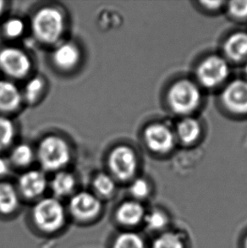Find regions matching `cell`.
I'll return each instance as SVG.
<instances>
[{
  "label": "cell",
  "mask_w": 247,
  "mask_h": 248,
  "mask_svg": "<svg viewBox=\"0 0 247 248\" xmlns=\"http://www.w3.org/2000/svg\"><path fill=\"white\" fill-rule=\"evenodd\" d=\"M31 28L34 37L40 43L56 44L64 31V16L55 7H43L32 17Z\"/></svg>",
  "instance_id": "cell-1"
},
{
  "label": "cell",
  "mask_w": 247,
  "mask_h": 248,
  "mask_svg": "<svg viewBox=\"0 0 247 248\" xmlns=\"http://www.w3.org/2000/svg\"><path fill=\"white\" fill-rule=\"evenodd\" d=\"M37 156L44 170L61 171L70 163L71 150L63 138L49 135L40 141Z\"/></svg>",
  "instance_id": "cell-2"
},
{
  "label": "cell",
  "mask_w": 247,
  "mask_h": 248,
  "mask_svg": "<svg viewBox=\"0 0 247 248\" xmlns=\"http://www.w3.org/2000/svg\"><path fill=\"white\" fill-rule=\"evenodd\" d=\"M32 218L37 228L45 232H55L63 227L65 210L56 198L41 199L32 209Z\"/></svg>",
  "instance_id": "cell-3"
},
{
  "label": "cell",
  "mask_w": 247,
  "mask_h": 248,
  "mask_svg": "<svg viewBox=\"0 0 247 248\" xmlns=\"http://www.w3.org/2000/svg\"><path fill=\"white\" fill-rule=\"evenodd\" d=\"M198 87L190 81L182 80L174 83L169 92V103L172 109L180 114H190L200 103Z\"/></svg>",
  "instance_id": "cell-4"
},
{
  "label": "cell",
  "mask_w": 247,
  "mask_h": 248,
  "mask_svg": "<svg viewBox=\"0 0 247 248\" xmlns=\"http://www.w3.org/2000/svg\"><path fill=\"white\" fill-rule=\"evenodd\" d=\"M108 166L114 178L128 181L137 172V155L132 148L126 145H120L113 148L108 156Z\"/></svg>",
  "instance_id": "cell-5"
},
{
  "label": "cell",
  "mask_w": 247,
  "mask_h": 248,
  "mask_svg": "<svg viewBox=\"0 0 247 248\" xmlns=\"http://www.w3.org/2000/svg\"><path fill=\"white\" fill-rule=\"evenodd\" d=\"M31 61L18 47H6L0 50V71L14 79H22L30 73Z\"/></svg>",
  "instance_id": "cell-6"
},
{
  "label": "cell",
  "mask_w": 247,
  "mask_h": 248,
  "mask_svg": "<svg viewBox=\"0 0 247 248\" xmlns=\"http://www.w3.org/2000/svg\"><path fill=\"white\" fill-rule=\"evenodd\" d=\"M230 69L227 62L217 56H211L202 61L197 69V78L205 87H213L228 78Z\"/></svg>",
  "instance_id": "cell-7"
},
{
  "label": "cell",
  "mask_w": 247,
  "mask_h": 248,
  "mask_svg": "<svg viewBox=\"0 0 247 248\" xmlns=\"http://www.w3.org/2000/svg\"><path fill=\"white\" fill-rule=\"evenodd\" d=\"M69 208L75 218L80 220H89L100 213L102 204L96 195L80 191L71 198Z\"/></svg>",
  "instance_id": "cell-8"
},
{
  "label": "cell",
  "mask_w": 247,
  "mask_h": 248,
  "mask_svg": "<svg viewBox=\"0 0 247 248\" xmlns=\"http://www.w3.org/2000/svg\"><path fill=\"white\" fill-rule=\"evenodd\" d=\"M144 139L152 151L165 153L173 148L174 137L170 128L162 124H153L144 131Z\"/></svg>",
  "instance_id": "cell-9"
},
{
  "label": "cell",
  "mask_w": 247,
  "mask_h": 248,
  "mask_svg": "<svg viewBox=\"0 0 247 248\" xmlns=\"http://www.w3.org/2000/svg\"><path fill=\"white\" fill-rule=\"evenodd\" d=\"M223 103L230 110L247 113V81L236 80L228 86L222 95Z\"/></svg>",
  "instance_id": "cell-10"
},
{
  "label": "cell",
  "mask_w": 247,
  "mask_h": 248,
  "mask_svg": "<svg viewBox=\"0 0 247 248\" xmlns=\"http://www.w3.org/2000/svg\"><path fill=\"white\" fill-rule=\"evenodd\" d=\"M47 178L44 172L37 170H28L20 175L18 186L25 198H36L44 193L47 188Z\"/></svg>",
  "instance_id": "cell-11"
},
{
  "label": "cell",
  "mask_w": 247,
  "mask_h": 248,
  "mask_svg": "<svg viewBox=\"0 0 247 248\" xmlns=\"http://www.w3.org/2000/svg\"><path fill=\"white\" fill-rule=\"evenodd\" d=\"M80 52L76 44L66 42L58 45L52 54V61L62 71H70L79 64Z\"/></svg>",
  "instance_id": "cell-12"
},
{
  "label": "cell",
  "mask_w": 247,
  "mask_h": 248,
  "mask_svg": "<svg viewBox=\"0 0 247 248\" xmlns=\"http://www.w3.org/2000/svg\"><path fill=\"white\" fill-rule=\"evenodd\" d=\"M22 93L16 85L10 81H0V112L11 113L22 103Z\"/></svg>",
  "instance_id": "cell-13"
},
{
  "label": "cell",
  "mask_w": 247,
  "mask_h": 248,
  "mask_svg": "<svg viewBox=\"0 0 247 248\" xmlns=\"http://www.w3.org/2000/svg\"><path fill=\"white\" fill-rule=\"evenodd\" d=\"M145 211L142 205L138 202L127 201L119 207L116 218L121 225L133 226L140 223L144 218Z\"/></svg>",
  "instance_id": "cell-14"
},
{
  "label": "cell",
  "mask_w": 247,
  "mask_h": 248,
  "mask_svg": "<svg viewBox=\"0 0 247 248\" xmlns=\"http://www.w3.org/2000/svg\"><path fill=\"white\" fill-rule=\"evenodd\" d=\"M19 194L16 189L10 182H0V214H12L19 207Z\"/></svg>",
  "instance_id": "cell-15"
},
{
  "label": "cell",
  "mask_w": 247,
  "mask_h": 248,
  "mask_svg": "<svg viewBox=\"0 0 247 248\" xmlns=\"http://www.w3.org/2000/svg\"><path fill=\"white\" fill-rule=\"evenodd\" d=\"M224 51L232 61H242L247 56V33L238 32L229 37Z\"/></svg>",
  "instance_id": "cell-16"
},
{
  "label": "cell",
  "mask_w": 247,
  "mask_h": 248,
  "mask_svg": "<svg viewBox=\"0 0 247 248\" xmlns=\"http://www.w3.org/2000/svg\"><path fill=\"white\" fill-rule=\"evenodd\" d=\"M76 179L67 171H59L51 181V189L56 198H64L73 191Z\"/></svg>",
  "instance_id": "cell-17"
},
{
  "label": "cell",
  "mask_w": 247,
  "mask_h": 248,
  "mask_svg": "<svg viewBox=\"0 0 247 248\" xmlns=\"http://www.w3.org/2000/svg\"><path fill=\"white\" fill-rule=\"evenodd\" d=\"M46 87V81L42 77H35L27 81L24 87L22 98L27 104H34L40 99Z\"/></svg>",
  "instance_id": "cell-18"
},
{
  "label": "cell",
  "mask_w": 247,
  "mask_h": 248,
  "mask_svg": "<svg viewBox=\"0 0 247 248\" xmlns=\"http://www.w3.org/2000/svg\"><path fill=\"white\" fill-rule=\"evenodd\" d=\"M177 133L183 142L191 143L196 141L200 135V124L192 118H185L178 124Z\"/></svg>",
  "instance_id": "cell-19"
},
{
  "label": "cell",
  "mask_w": 247,
  "mask_h": 248,
  "mask_svg": "<svg viewBox=\"0 0 247 248\" xmlns=\"http://www.w3.org/2000/svg\"><path fill=\"white\" fill-rule=\"evenodd\" d=\"M33 149L26 143H20L12 149L10 154V161L17 167L25 168L33 161Z\"/></svg>",
  "instance_id": "cell-20"
},
{
  "label": "cell",
  "mask_w": 247,
  "mask_h": 248,
  "mask_svg": "<svg viewBox=\"0 0 247 248\" xmlns=\"http://www.w3.org/2000/svg\"><path fill=\"white\" fill-rule=\"evenodd\" d=\"M93 186L97 195L104 198H108L115 191V181L110 174L99 173L94 177Z\"/></svg>",
  "instance_id": "cell-21"
},
{
  "label": "cell",
  "mask_w": 247,
  "mask_h": 248,
  "mask_svg": "<svg viewBox=\"0 0 247 248\" xmlns=\"http://www.w3.org/2000/svg\"><path fill=\"white\" fill-rule=\"evenodd\" d=\"M15 137V128L11 120L0 115V152L6 150L13 143Z\"/></svg>",
  "instance_id": "cell-22"
},
{
  "label": "cell",
  "mask_w": 247,
  "mask_h": 248,
  "mask_svg": "<svg viewBox=\"0 0 247 248\" xmlns=\"http://www.w3.org/2000/svg\"><path fill=\"white\" fill-rule=\"evenodd\" d=\"M113 248H145L140 235L133 232H124L114 240Z\"/></svg>",
  "instance_id": "cell-23"
},
{
  "label": "cell",
  "mask_w": 247,
  "mask_h": 248,
  "mask_svg": "<svg viewBox=\"0 0 247 248\" xmlns=\"http://www.w3.org/2000/svg\"><path fill=\"white\" fill-rule=\"evenodd\" d=\"M26 25L20 18H10L7 20L3 26V34L10 39H16L23 35Z\"/></svg>",
  "instance_id": "cell-24"
},
{
  "label": "cell",
  "mask_w": 247,
  "mask_h": 248,
  "mask_svg": "<svg viewBox=\"0 0 247 248\" xmlns=\"http://www.w3.org/2000/svg\"><path fill=\"white\" fill-rule=\"evenodd\" d=\"M153 248H184V245L179 235L165 233L154 242Z\"/></svg>",
  "instance_id": "cell-25"
},
{
  "label": "cell",
  "mask_w": 247,
  "mask_h": 248,
  "mask_svg": "<svg viewBox=\"0 0 247 248\" xmlns=\"http://www.w3.org/2000/svg\"><path fill=\"white\" fill-rule=\"evenodd\" d=\"M148 228L154 231H157L160 229L164 228L167 223L166 216L159 211L152 212L150 215H147L146 217Z\"/></svg>",
  "instance_id": "cell-26"
},
{
  "label": "cell",
  "mask_w": 247,
  "mask_h": 248,
  "mask_svg": "<svg viewBox=\"0 0 247 248\" xmlns=\"http://www.w3.org/2000/svg\"><path fill=\"white\" fill-rule=\"evenodd\" d=\"M130 191L135 198H146L149 193V185L143 179H137L130 185Z\"/></svg>",
  "instance_id": "cell-27"
},
{
  "label": "cell",
  "mask_w": 247,
  "mask_h": 248,
  "mask_svg": "<svg viewBox=\"0 0 247 248\" xmlns=\"http://www.w3.org/2000/svg\"><path fill=\"white\" fill-rule=\"evenodd\" d=\"M229 10L237 18L247 17V1H232L229 3Z\"/></svg>",
  "instance_id": "cell-28"
},
{
  "label": "cell",
  "mask_w": 247,
  "mask_h": 248,
  "mask_svg": "<svg viewBox=\"0 0 247 248\" xmlns=\"http://www.w3.org/2000/svg\"><path fill=\"white\" fill-rule=\"evenodd\" d=\"M9 172V164L4 158L0 157V177Z\"/></svg>",
  "instance_id": "cell-29"
},
{
  "label": "cell",
  "mask_w": 247,
  "mask_h": 248,
  "mask_svg": "<svg viewBox=\"0 0 247 248\" xmlns=\"http://www.w3.org/2000/svg\"><path fill=\"white\" fill-rule=\"evenodd\" d=\"M201 3L203 4L204 6L209 8V9H217L223 3L222 2H216V1H212V2L205 1V2H201Z\"/></svg>",
  "instance_id": "cell-30"
},
{
  "label": "cell",
  "mask_w": 247,
  "mask_h": 248,
  "mask_svg": "<svg viewBox=\"0 0 247 248\" xmlns=\"http://www.w3.org/2000/svg\"><path fill=\"white\" fill-rule=\"evenodd\" d=\"M4 9H5V2H4V1H2V0H0V16H2V14H3Z\"/></svg>",
  "instance_id": "cell-31"
},
{
  "label": "cell",
  "mask_w": 247,
  "mask_h": 248,
  "mask_svg": "<svg viewBox=\"0 0 247 248\" xmlns=\"http://www.w3.org/2000/svg\"><path fill=\"white\" fill-rule=\"evenodd\" d=\"M245 71H246V73H247V64H246V67H245Z\"/></svg>",
  "instance_id": "cell-32"
},
{
  "label": "cell",
  "mask_w": 247,
  "mask_h": 248,
  "mask_svg": "<svg viewBox=\"0 0 247 248\" xmlns=\"http://www.w3.org/2000/svg\"><path fill=\"white\" fill-rule=\"evenodd\" d=\"M246 247H247V242H246Z\"/></svg>",
  "instance_id": "cell-33"
}]
</instances>
